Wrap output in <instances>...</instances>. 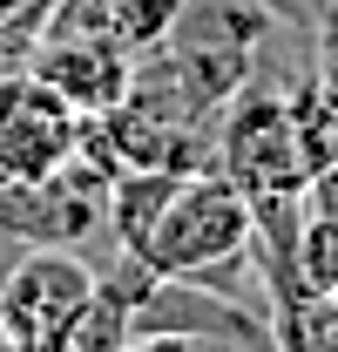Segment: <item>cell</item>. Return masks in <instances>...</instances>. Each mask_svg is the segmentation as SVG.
Returning <instances> with one entry per match:
<instances>
[{
  "label": "cell",
  "instance_id": "cell-9",
  "mask_svg": "<svg viewBox=\"0 0 338 352\" xmlns=\"http://www.w3.org/2000/svg\"><path fill=\"white\" fill-rule=\"evenodd\" d=\"M297 278L311 298H338V217L332 210H311L297 223Z\"/></svg>",
  "mask_w": 338,
  "mask_h": 352
},
{
  "label": "cell",
  "instance_id": "cell-8",
  "mask_svg": "<svg viewBox=\"0 0 338 352\" xmlns=\"http://www.w3.org/2000/svg\"><path fill=\"white\" fill-rule=\"evenodd\" d=\"M149 264L115 251L109 271H95V298H88L82 325L68 332V352H128V325H135V305H142V292H149Z\"/></svg>",
  "mask_w": 338,
  "mask_h": 352
},
{
  "label": "cell",
  "instance_id": "cell-3",
  "mask_svg": "<svg viewBox=\"0 0 338 352\" xmlns=\"http://www.w3.org/2000/svg\"><path fill=\"white\" fill-rule=\"evenodd\" d=\"M88 298L95 264H82L68 244H27V258L0 271V339L14 352H68Z\"/></svg>",
  "mask_w": 338,
  "mask_h": 352
},
{
  "label": "cell",
  "instance_id": "cell-7",
  "mask_svg": "<svg viewBox=\"0 0 338 352\" xmlns=\"http://www.w3.org/2000/svg\"><path fill=\"white\" fill-rule=\"evenodd\" d=\"M21 68H34L61 102H75L82 116H102L128 95L135 75V54H122L115 41H95V34H34Z\"/></svg>",
  "mask_w": 338,
  "mask_h": 352
},
{
  "label": "cell",
  "instance_id": "cell-10",
  "mask_svg": "<svg viewBox=\"0 0 338 352\" xmlns=\"http://www.w3.org/2000/svg\"><path fill=\"white\" fill-rule=\"evenodd\" d=\"M257 7H271L284 28H297V34H318L325 14H332V0H257Z\"/></svg>",
  "mask_w": 338,
  "mask_h": 352
},
{
  "label": "cell",
  "instance_id": "cell-4",
  "mask_svg": "<svg viewBox=\"0 0 338 352\" xmlns=\"http://www.w3.org/2000/svg\"><path fill=\"white\" fill-rule=\"evenodd\" d=\"M156 346V352H203V346H278L271 318L251 311V298L216 292L203 278H149L135 325H128V352Z\"/></svg>",
  "mask_w": 338,
  "mask_h": 352
},
{
  "label": "cell",
  "instance_id": "cell-1",
  "mask_svg": "<svg viewBox=\"0 0 338 352\" xmlns=\"http://www.w3.org/2000/svg\"><path fill=\"white\" fill-rule=\"evenodd\" d=\"M135 258L163 278H203L216 292H230V278L251 264V197L216 163L183 170V183L169 190L163 217Z\"/></svg>",
  "mask_w": 338,
  "mask_h": 352
},
{
  "label": "cell",
  "instance_id": "cell-5",
  "mask_svg": "<svg viewBox=\"0 0 338 352\" xmlns=\"http://www.w3.org/2000/svg\"><path fill=\"white\" fill-rule=\"evenodd\" d=\"M109 217V170L88 156L47 176H0V237L7 244H82Z\"/></svg>",
  "mask_w": 338,
  "mask_h": 352
},
{
  "label": "cell",
  "instance_id": "cell-6",
  "mask_svg": "<svg viewBox=\"0 0 338 352\" xmlns=\"http://www.w3.org/2000/svg\"><path fill=\"white\" fill-rule=\"evenodd\" d=\"M88 116L61 102L34 68L0 75V176H47L82 156Z\"/></svg>",
  "mask_w": 338,
  "mask_h": 352
},
{
  "label": "cell",
  "instance_id": "cell-12",
  "mask_svg": "<svg viewBox=\"0 0 338 352\" xmlns=\"http://www.w3.org/2000/svg\"><path fill=\"white\" fill-rule=\"evenodd\" d=\"M0 346H7V339H0Z\"/></svg>",
  "mask_w": 338,
  "mask_h": 352
},
{
  "label": "cell",
  "instance_id": "cell-2",
  "mask_svg": "<svg viewBox=\"0 0 338 352\" xmlns=\"http://www.w3.org/2000/svg\"><path fill=\"white\" fill-rule=\"evenodd\" d=\"M216 170L230 176L251 204L304 197V183H311V156L297 142L291 102L278 88H257V75L230 95V109L216 122Z\"/></svg>",
  "mask_w": 338,
  "mask_h": 352
},
{
  "label": "cell",
  "instance_id": "cell-11",
  "mask_svg": "<svg viewBox=\"0 0 338 352\" xmlns=\"http://www.w3.org/2000/svg\"><path fill=\"white\" fill-rule=\"evenodd\" d=\"M34 28H41V0H0V34L34 41Z\"/></svg>",
  "mask_w": 338,
  "mask_h": 352
}]
</instances>
